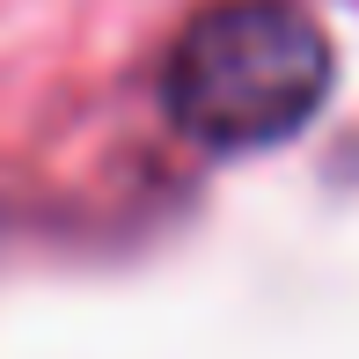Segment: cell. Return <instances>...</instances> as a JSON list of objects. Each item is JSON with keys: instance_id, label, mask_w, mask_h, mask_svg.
Returning a JSON list of instances; mask_svg holds the SVG:
<instances>
[{"instance_id": "cell-1", "label": "cell", "mask_w": 359, "mask_h": 359, "mask_svg": "<svg viewBox=\"0 0 359 359\" xmlns=\"http://www.w3.org/2000/svg\"><path fill=\"white\" fill-rule=\"evenodd\" d=\"M330 37L301 0H213L169 44L161 110L184 140L250 154L293 140L330 95Z\"/></svg>"}]
</instances>
